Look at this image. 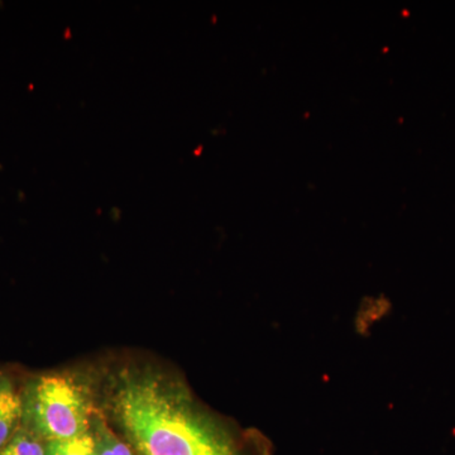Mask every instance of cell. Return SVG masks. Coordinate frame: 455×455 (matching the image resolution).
Segmentation results:
<instances>
[{
	"mask_svg": "<svg viewBox=\"0 0 455 455\" xmlns=\"http://www.w3.org/2000/svg\"><path fill=\"white\" fill-rule=\"evenodd\" d=\"M26 429L46 440L76 438L89 433L92 403L82 385L65 374H44L22 397Z\"/></svg>",
	"mask_w": 455,
	"mask_h": 455,
	"instance_id": "cell-2",
	"label": "cell"
},
{
	"mask_svg": "<svg viewBox=\"0 0 455 455\" xmlns=\"http://www.w3.org/2000/svg\"><path fill=\"white\" fill-rule=\"evenodd\" d=\"M0 455H46V448L42 444L41 438L23 427L0 451Z\"/></svg>",
	"mask_w": 455,
	"mask_h": 455,
	"instance_id": "cell-6",
	"label": "cell"
},
{
	"mask_svg": "<svg viewBox=\"0 0 455 455\" xmlns=\"http://www.w3.org/2000/svg\"><path fill=\"white\" fill-rule=\"evenodd\" d=\"M113 411L142 455H245L243 445L187 390L151 372L123 374Z\"/></svg>",
	"mask_w": 455,
	"mask_h": 455,
	"instance_id": "cell-1",
	"label": "cell"
},
{
	"mask_svg": "<svg viewBox=\"0 0 455 455\" xmlns=\"http://www.w3.org/2000/svg\"><path fill=\"white\" fill-rule=\"evenodd\" d=\"M22 423V396L7 383L0 391V451L16 435Z\"/></svg>",
	"mask_w": 455,
	"mask_h": 455,
	"instance_id": "cell-3",
	"label": "cell"
},
{
	"mask_svg": "<svg viewBox=\"0 0 455 455\" xmlns=\"http://www.w3.org/2000/svg\"><path fill=\"white\" fill-rule=\"evenodd\" d=\"M5 385H7V382H3L2 379H0V391H2L3 388L5 387Z\"/></svg>",
	"mask_w": 455,
	"mask_h": 455,
	"instance_id": "cell-7",
	"label": "cell"
},
{
	"mask_svg": "<svg viewBox=\"0 0 455 455\" xmlns=\"http://www.w3.org/2000/svg\"><path fill=\"white\" fill-rule=\"evenodd\" d=\"M95 455H134L127 444L116 438V434L108 427L106 421L95 418L94 433Z\"/></svg>",
	"mask_w": 455,
	"mask_h": 455,
	"instance_id": "cell-4",
	"label": "cell"
},
{
	"mask_svg": "<svg viewBox=\"0 0 455 455\" xmlns=\"http://www.w3.org/2000/svg\"><path fill=\"white\" fill-rule=\"evenodd\" d=\"M46 455H95V438L92 433L73 439L47 442Z\"/></svg>",
	"mask_w": 455,
	"mask_h": 455,
	"instance_id": "cell-5",
	"label": "cell"
}]
</instances>
